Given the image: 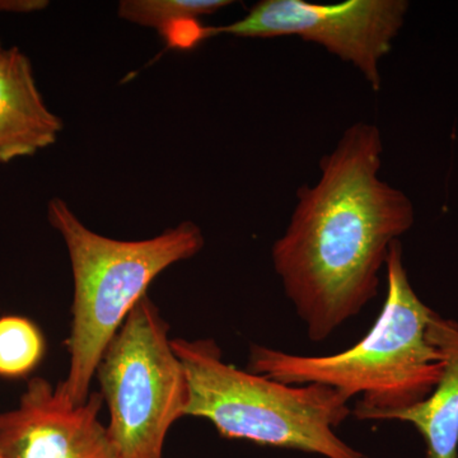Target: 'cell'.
<instances>
[{"label": "cell", "instance_id": "6", "mask_svg": "<svg viewBox=\"0 0 458 458\" xmlns=\"http://www.w3.org/2000/svg\"><path fill=\"white\" fill-rule=\"evenodd\" d=\"M405 0H345L316 4L306 0H262L242 20L204 29L205 40L219 35L270 38L298 36L351 63L381 89V62L390 54L405 22Z\"/></svg>", "mask_w": 458, "mask_h": 458}, {"label": "cell", "instance_id": "4", "mask_svg": "<svg viewBox=\"0 0 458 458\" xmlns=\"http://www.w3.org/2000/svg\"><path fill=\"white\" fill-rule=\"evenodd\" d=\"M186 376V417L210 421L223 438L318 454L366 458L335 432L352 414L349 399L322 385L291 386L223 360L214 339L171 340Z\"/></svg>", "mask_w": 458, "mask_h": 458}, {"label": "cell", "instance_id": "3", "mask_svg": "<svg viewBox=\"0 0 458 458\" xmlns=\"http://www.w3.org/2000/svg\"><path fill=\"white\" fill-rule=\"evenodd\" d=\"M47 221L63 237L73 274L71 331L65 346L68 376L63 379L75 405L86 403L108 344L153 280L171 265L203 250V231L181 222L148 240L120 241L90 231L63 199H51Z\"/></svg>", "mask_w": 458, "mask_h": 458}, {"label": "cell", "instance_id": "8", "mask_svg": "<svg viewBox=\"0 0 458 458\" xmlns=\"http://www.w3.org/2000/svg\"><path fill=\"white\" fill-rule=\"evenodd\" d=\"M63 122L47 107L29 56L18 47L0 55V164L32 157L56 143Z\"/></svg>", "mask_w": 458, "mask_h": 458}, {"label": "cell", "instance_id": "9", "mask_svg": "<svg viewBox=\"0 0 458 458\" xmlns=\"http://www.w3.org/2000/svg\"><path fill=\"white\" fill-rule=\"evenodd\" d=\"M428 337L441 351L445 367L438 385L426 400L385 420L411 424L427 445V458H458V322L436 312Z\"/></svg>", "mask_w": 458, "mask_h": 458}, {"label": "cell", "instance_id": "11", "mask_svg": "<svg viewBox=\"0 0 458 458\" xmlns=\"http://www.w3.org/2000/svg\"><path fill=\"white\" fill-rule=\"evenodd\" d=\"M231 4L229 0H123L119 4V17L134 25L159 31L174 21L199 20Z\"/></svg>", "mask_w": 458, "mask_h": 458}, {"label": "cell", "instance_id": "2", "mask_svg": "<svg viewBox=\"0 0 458 458\" xmlns=\"http://www.w3.org/2000/svg\"><path fill=\"white\" fill-rule=\"evenodd\" d=\"M387 295L375 325L348 351L301 355L251 344L249 372L291 386L322 385L352 400L360 420H385L433 393L445 367L429 337L436 312L415 293L394 241L387 261Z\"/></svg>", "mask_w": 458, "mask_h": 458}, {"label": "cell", "instance_id": "12", "mask_svg": "<svg viewBox=\"0 0 458 458\" xmlns=\"http://www.w3.org/2000/svg\"><path fill=\"white\" fill-rule=\"evenodd\" d=\"M204 27L198 18H182L159 30L161 38L172 49L189 50L205 41Z\"/></svg>", "mask_w": 458, "mask_h": 458}, {"label": "cell", "instance_id": "13", "mask_svg": "<svg viewBox=\"0 0 458 458\" xmlns=\"http://www.w3.org/2000/svg\"><path fill=\"white\" fill-rule=\"evenodd\" d=\"M49 2L45 0H0L2 13H32L47 8Z\"/></svg>", "mask_w": 458, "mask_h": 458}, {"label": "cell", "instance_id": "5", "mask_svg": "<svg viewBox=\"0 0 458 458\" xmlns=\"http://www.w3.org/2000/svg\"><path fill=\"white\" fill-rule=\"evenodd\" d=\"M168 333L170 325L144 295L99 361L96 377L119 458H165L168 432L186 417L188 376Z\"/></svg>", "mask_w": 458, "mask_h": 458}, {"label": "cell", "instance_id": "14", "mask_svg": "<svg viewBox=\"0 0 458 458\" xmlns=\"http://www.w3.org/2000/svg\"><path fill=\"white\" fill-rule=\"evenodd\" d=\"M3 50L4 49H3L2 42H0V55H2Z\"/></svg>", "mask_w": 458, "mask_h": 458}, {"label": "cell", "instance_id": "10", "mask_svg": "<svg viewBox=\"0 0 458 458\" xmlns=\"http://www.w3.org/2000/svg\"><path fill=\"white\" fill-rule=\"evenodd\" d=\"M47 352L44 334L22 316L0 318V377L25 378L38 369Z\"/></svg>", "mask_w": 458, "mask_h": 458}, {"label": "cell", "instance_id": "7", "mask_svg": "<svg viewBox=\"0 0 458 458\" xmlns=\"http://www.w3.org/2000/svg\"><path fill=\"white\" fill-rule=\"evenodd\" d=\"M102 394L75 405L62 381L33 377L17 408L0 412V450L5 458H119L99 421Z\"/></svg>", "mask_w": 458, "mask_h": 458}, {"label": "cell", "instance_id": "1", "mask_svg": "<svg viewBox=\"0 0 458 458\" xmlns=\"http://www.w3.org/2000/svg\"><path fill=\"white\" fill-rule=\"evenodd\" d=\"M384 143L373 123L349 126L298 190L274 270L312 342L327 339L378 293L390 247L414 225V208L379 177Z\"/></svg>", "mask_w": 458, "mask_h": 458}, {"label": "cell", "instance_id": "15", "mask_svg": "<svg viewBox=\"0 0 458 458\" xmlns=\"http://www.w3.org/2000/svg\"><path fill=\"white\" fill-rule=\"evenodd\" d=\"M0 458H5V457H4V454H3L2 450H0Z\"/></svg>", "mask_w": 458, "mask_h": 458}]
</instances>
